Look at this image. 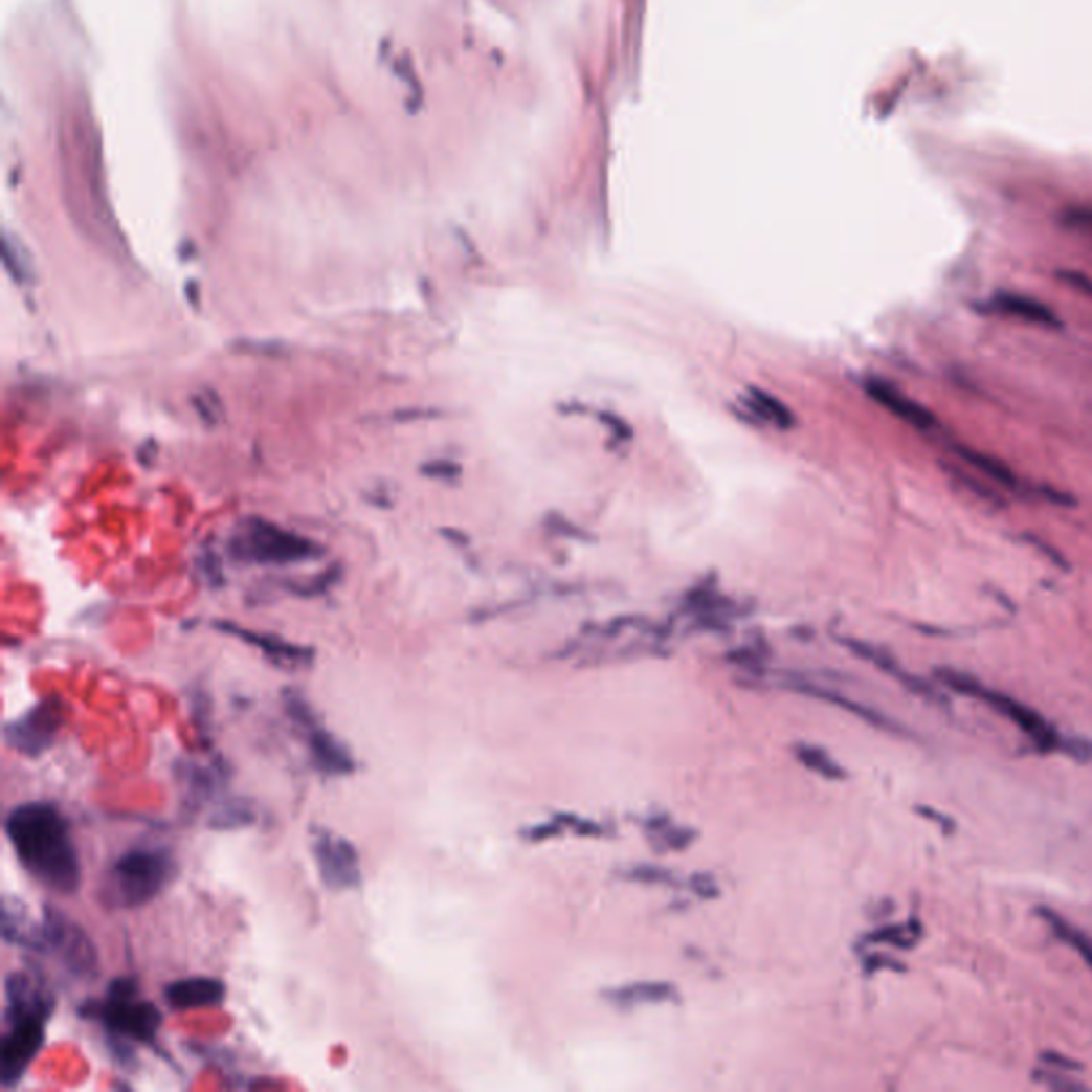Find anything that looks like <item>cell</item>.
Returning a JSON list of instances; mask_svg holds the SVG:
<instances>
[{"mask_svg":"<svg viewBox=\"0 0 1092 1092\" xmlns=\"http://www.w3.org/2000/svg\"><path fill=\"white\" fill-rule=\"evenodd\" d=\"M1040 915L1044 917V922L1050 927L1054 937L1058 941H1063L1065 945H1069L1073 952H1077L1082 956V960L1092 968V937L1082 933L1079 929L1071 927L1067 919L1063 915H1058L1056 911L1040 909Z\"/></svg>","mask_w":1092,"mask_h":1092,"instance_id":"7402d4cb","label":"cell"},{"mask_svg":"<svg viewBox=\"0 0 1092 1092\" xmlns=\"http://www.w3.org/2000/svg\"><path fill=\"white\" fill-rule=\"evenodd\" d=\"M257 822L252 804L244 800H222L218 809L209 816V828L214 830H242Z\"/></svg>","mask_w":1092,"mask_h":1092,"instance_id":"cb8c5ba5","label":"cell"},{"mask_svg":"<svg viewBox=\"0 0 1092 1092\" xmlns=\"http://www.w3.org/2000/svg\"><path fill=\"white\" fill-rule=\"evenodd\" d=\"M1032 1079L1050 1088V1090H1086V1084L1073 1079L1071 1075H1067V1071H1048V1069H1038L1032 1073Z\"/></svg>","mask_w":1092,"mask_h":1092,"instance_id":"f546056e","label":"cell"},{"mask_svg":"<svg viewBox=\"0 0 1092 1092\" xmlns=\"http://www.w3.org/2000/svg\"><path fill=\"white\" fill-rule=\"evenodd\" d=\"M954 450L958 452V456L962 459V462L966 466H971L973 470L988 476L990 481H995L999 485L1016 487L1013 472L1001 462V459H997L993 454H986V452H980V450H975V448H968V446H956Z\"/></svg>","mask_w":1092,"mask_h":1092,"instance_id":"603a6c76","label":"cell"},{"mask_svg":"<svg viewBox=\"0 0 1092 1092\" xmlns=\"http://www.w3.org/2000/svg\"><path fill=\"white\" fill-rule=\"evenodd\" d=\"M935 676L939 683L954 689V692L975 698V700H982L988 707H993L997 713H1001L1005 719H1009L1016 728H1020L1032 740V744L1038 746V750H1042V752L1063 750V738L1052 728V723L1046 721L1044 715H1040L1038 711H1032L1030 707L1018 703L1016 698H1011L1007 694L997 692V689H988L986 685H982L980 681L973 678L966 672H960L954 668H937Z\"/></svg>","mask_w":1092,"mask_h":1092,"instance_id":"5b68a950","label":"cell"},{"mask_svg":"<svg viewBox=\"0 0 1092 1092\" xmlns=\"http://www.w3.org/2000/svg\"><path fill=\"white\" fill-rule=\"evenodd\" d=\"M1065 222L1073 228H1079V231L1092 233V209H1071L1065 216Z\"/></svg>","mask_w":1092,"mask_h":1092,"instance_id":"8d00e7d4","label":"cell"},{"mask_svg":"<svg viewBox=\"0 0 1092 1092\" xmlns=\"http://www.w3.org/2000/svg\"><path fill=\"white\" fill-rule=\"evenodd\" d=\"M61 962L65 973L77 982H94L98 977V952L88 933L51 905L43 907L39 952Z\"/></svg>","mask_w":1092,"mask_h":1092,"instance_id":"52a82bcc","label":"cell"},{"mask_svg":"<svg viewBox=\"0 0 1092 1092\" xmlns=\"http://www.w3.org/2000/svg\"><path fill=\"white\" fill-rule=\"evenodd\" d=\"M787 687L794 689V692L804 694V696H811V698H816V700H822V703H828V705H832V707H839V709H843V711L855 715L857 719L867 721V723H871V726H875V728H879V730H886V732H892V734H900V732H902L900 723H896V721L890 719L888 715L875 711L873 707L860 705V703H855V700H851V698H847V696L834 692V689H828V687L816 685V683H811V681H789Z\"/></svg>","mask_w":1092,"mask_h":1092,"instance_id":"2e32d148","label":"cell"},{"mask_svg":"<svg viewBox=\"0 0 1092 1092\" xmlns=\"http://www.w3.org/2000/svg\"><path fill=\"white\" fill-rule=\"evenodd\" d=\"M178 873L176 855L166 847L139 845L127 849L113 860L103 886L101 898L107 907L135 909L154 900Z\"/></svg>","mask_w":1092,"mask_h":1092,"instance_id":"7a4b0ae2","label":"cell"},{"mask_svg":"<svg viewBox=\"0 0 1092 1092\" xmlns=\"http://www.w3.org/2000/svg\"><path fill=\"white\" fill-rule=\"evenodd\" d=\"M339 579H341V567L335 563V565L327 567L325 572L314 574V577H310V579L284 583V587H286V592H291L299 598H316V596L327 594L331 587H335L339 583Z\"/></svg>","mask_w":1092,"mask_h":1092,"instance_id":"484cf974","label":"cell"},{"mask_svg":"<svg viewBox=\"0 0 1092 1092\" xmlns=\"http://www.w3.org/2000/svg\"><path fill=\"white\" fill-rule=\"evenodd\" d=\"M794 754L804 768H809L811 773H816L824 779H843L845 777V771L841 768V764L828 752H824L822 746L800 742L794 746Z\"/></svg>","mask_w":1092,"mask_h":1092,"instance_id":"d4e9b609","label":"cell"},{"mask_svg":"<svg viewBox=\"0 0 1092 1092\" xmlns=\"http://www.w3.org/2000/svg\"><path fill=\"white\" fill-rule=\"evenodd\" d=\"M689 886H692V892L698 894L700 898L719 896V884L709 873H696L692 879H689Z\"/></svg>","mask_w":1092,"mask_h":1092,"instance_id":"e575fe53","label":"cell"},{"mask_svg":"<svg viewBox=\"0 0 1092 1092\" xmlns=\"http://www.w3.org/2000/svg\"><path fill=\"white\" fill-rule=\"evenodd\" d=\"M228 555L238 563L289 565L318 559L322 547L312 538L284 530L273 521L261 519V516H248L238 523L231 540H228Z\"/></svg>","mask_w":1092,"mask_h":1092,"instance_id":"277c9868","label":"cell"},{"mask_svg":"<svg viewBox=\"0 0 1092 1092\" xmlns=\"http://www.w3.org/2000/svg\"><path fill=\"white\" fill-rule=\"evenodd\" d=\"M986 312L1020 318L1024 322L1044 325V327H1058L1061 325V320L1052 312V308H1048L1046 304H1042L1038 299L1026 297V295H1018V293H997L995 297H990L986 302Z\"/></svg>","mask_w":1092,"mask_h":1092,"instance_id":"ac0fdd59","label":"cell"},{"mask_svg":"<svg viewBox=\"0 0 1092 1092\" xmlns=\"http://www.w3.org/2000/svg\"><path fill=\"white\" fill-rule=\"evenodd\" d=\"M421 474L431 478V481L452 483V481H456L459 476H462V466H459L456 462H452V459H431V462L421 466Z\"/></svg>","mask_w":1092,"mask_h":1092,"instance_id":"1f68e13d","label":"cell"},{"mask_svg":"<svg viewBox=\"0 0 1092 1092\" xmlns=\"http://www.w3.org/2000/svg\"><path fill=\"white\" fill-rule=\"evenodd\" d=\"M191 715L197 723V730L201 732V736H205V744L209 746L211 744V730H209V717H211V703H209V696L205 692H191Z\"/></svg>","mask_w":1092,"mask_h":1092,"instance_id":"f1b7e54d","label":"cell"},{"mask_svg":"<svg viewBox=\"0 0 1092 1092\" xmlns=\"http://www.w3.org/2000/svg\"><path fill=\"white\" fill-rule=\"evenodd\" d=\"M645 830H647V839H649V843H651L658 851H681V849H685V847L692 845L694 839H696V832H694V830H689V828H683V826L672 824L666 816L651 818V820L645 824Z\"/></svg>","mask_w":1092,"mask_h":1092,"instance_id":"44dd1931","label":"cell"},{"mask_svg":"<svg viewBox=\"0 0 1092 1092\" xmlns=\"http://www.w3.org/2000/svg\"><path fill=\"white\" fill-rule=\"evenodd\" d=\"M625 877L639 884H674V875L658 865H637L625 871Z\"/></svg>","mask_w":1092,"mask_h":1092,"instance_id":"d6a6232c","label":"cell"},{"mask_svg":"<svg viewBox=\"0 0 1092 1092\" xmlns=\"http://www.w3.org/2000/svg\"><path fill=\"white\" fill-rule=\"evenodd\" d=\"M431 417H440L438 410H423V408H406V410H397L393 415L395 421L399 423H408V421H425V419H431Z\"/></svg>","mask_w":1092,"mask_h":1092,"instance_id":"f35d334b","label":"cell"},{"mask_svg":"<svg viewBox=\"0 0 1092 1092\" xmlns=\"http://www.w3.org/2000/svg\"><path fill=\"white\" fill-rule=\"evenodd\" d=\"M676 997H678L676 986H672L668 982H634V984L617 986V988H610L604 993V999L619 1009L668 1003V1001H674Z\"/></svg>","mask_w":1092,"mask_h":1092,"instance_id":"d6986e66","label":"cell"},{"mask_svg":"<svg viewBox=\"0 0 1092 1092\" xmlns=\"http://www.w3.org/2000/svg\"><path fill=\"white\" fill-rule=\"evenodd\" d=\"M742 404L750 408L758 419L766 421V423H773L781 429H789L794 427V415L792 410L783 404V401L762 388H750L746 391V397L742 399Z\"/></svg>","mask_w":1092,"mask_h":1092,"instance_id":"ffe728a7","label":"cell"},{"mask_svg":"<svg viewBox=\"0 0 1092 1092\" xmlns=\"http://www.w3.org/2000/svg\"><path fill=\"white\" fill-rule=\"evenodd\" d=\"M49 1018L51 1013L47 1011H16L3 1016L7 1030L0 1040V1082L5 1088L18 1086L32 1067L45 1046Z\"/></svg>","mask_w":1092,"mask_h":1092,"instance_id":"ba28073f","label":"cell"},{"mask_svg":"<svg viewBox=\"0 0 1092 1092\" xmlns=\"http://www.w3.org/2000/svg\"><path fill=\"white\" fill-rule=\"evenodd\" d=\"M214 627L220 631V634L233 637V639L259 649L269 664H273L275 668H282V670L295 672L302 668H310L314 662V655H316L312 647L289 643L275 634H261V631L242 627L233 621H214Z\"/></svg>","mask_w":1092,"mask_h":1092,"instance_id":"8fae6325","label":"cell"},{"mask_svg":"<svg viewBox=\"0 0 1092 1092\" xmlns=\"http://www.w3.org/2000/svg\"><path fill=\"white\" fill-rule=\"evenodd\" d=\"M312 855L320 882L329 890H355L361 886V857L357 847L327 828H312Z\"/></svg>","mask_w":1092,"mask_h":1092,"instance_id":"30bf717a","label":"cell"},{"mask_svg":"<svg viewBox=\"0 0 1092 1092\" xmlns=\"http://www.w3.org/2000/svg\"><path fill=\"white\" fill-rule=\"evenodd\" d=\"M841 643H843L851 653H855L857 658L871 662L875 668H879V670H884L886 674L898 678L900 685H905V687L909 689V692H913L915 696H922V698H927L929 703H935V705H941V707L948 705V703H945V696H943L941 692H937L935 685L927 683L924 678H919V676H915V674L905 672V670L898 666V662H896L888 651H884V649H879V647H875V645H869V643H865V641H855V639H843Z\"/></svg>","mask_w":1092,"mask_h":1092,"instance_id":"5bb4252c","label":"cell"},{"mask_svg":"<svg viewBox=\"0 0 1092 1092\" xmlns=\"http://www.w3.org/2000/svg\"><path fill=\"white\" fill-rule=\"evenodd\" d=\"M228 775H231V768L222 758H216L211 764H199L193 760L176 764V779L184 789L188 807H199V804L218 796L226 785Z\"/></svg>","mask_w":1092,"mask_h":1092,"instance_id":"4fadbf2b","label":"cell"},{"mask_svg":"<svg viewBox=\"0 0 1092 1092\" xmlns=\"http://www.w3.org/2000/svg\"><path fill=\"white\" fill-rule=\"evenodd\" d=\"M199 570L203 574V579L209 587L218 589V587H224V572H222V559L218 557V553L214 549H203L201 557H199Z\"/></svg>","mask_w":1092,"mask_h":1092,"instance_id":"4dcf8cb0","label":"cell"},{"mask_svg":"<svg viewBox=\"0 0 1092 1092\" xmlns=\"http://www.w3.org/2000/svg\"><path fill=\"white\" fill-rule=\"evenodd\" d=\"M80 1016L98 1022L107 1040H125L148 1048L156 1046L162 1024L160 1009L139 997V982L133 975L113 977L105 997L90 999L80 1005Z\"/></svg>","mask_w":1092,"mask_h":1092,"instance_id":"3957f363","label":"cell"},{"mask_svg":"<svg viewBox=\"0 0 1092 1092\" xmlns=\"http://www.w3.org/2000/svg\"><path fill=\"white\" fill-rule=\"evenodd\" d=\"M1044 1063L1050 1065V1067H1054V1069H1061V1071H1075V1069H1079L1077 1063L1067 1061L1065 1056H1058V1054H1046V1056H1044Z\"/></svg>","mask_w":1092,"mask_h":1092,"instance_id":"ab89813d","label":"cell"},{"mask_svg":"<svg viewBox=\"0 0 1092 1092\" xmlns=\"http://www.w3.org/2000/svg\"><path fill=\"white\" fill-rule=\"evenodd\" d=\"M1061 277H1063L1069 286H1073V289H1077L1079 293L1092 297V277H1088V275H1084V273H1077V271H1063Z\"/></svg>","mask_w":1092,"mask_h":1092,"instance_id":"74e56055","label":"cell"},{"mask_svg":"<svg viewBox=\"0 0 1092 1092\" xmlns=\"http://www.w3.org/2000/svg\"><path fill=\"white\" fill-rule=\"evenodd\" d=\"M917 811H919V814H922V816H927V818H931L933 822H937V824H939V826H941L943 830H952V826H948V818H943V816L935 814L933 809H927V807H922V809H917Z\"/></svg>","mask_w":1092,"mask_h":1092,"instance_id":"b9f144b4","label":"cell"},{"mask_svg":"<svg viewBox=\"0 0 1092 1092\" xmlns=\"http://www.w3.org/2000/svg\"><path fill=\"white\" fill-rule=\"evenodd\" d=\"M39 935L41 919L35 922L24 900L16 896H5L3 900V939L9 945L22 948L30 954L39 952Z\"/></svg>","mask_w":1092,"mask_h":1092,"instance_id":"e0dca14e","label":"cell"},{"mask_svg":"<svg viewBox=\"0 0 1092 1092\" xmlns=\"http://www.w3.org/2000/svg\"><path fill=\"white\" fill-rule=\"evenodd\" d=\"M282 705L308 746L312 766L325 777H349L357 771V760L351 750L331 730H327L308 698L299 689L286 687L282 692Z\"/></svg>","mask_w":1092,"mask_h":1092,"instance_id":"8992f818","label":"cell"},{"mask_svg":"<svg viewBox=\"0 0 1092 1092\" xmlns=\"http://www.w3.org/2000/svg\"><path fill=\"white\" fill-rule=\"evenodd\" d=\"M5 834L24 871L43 888L61 896L80 890V851L69 820L53 802L16 804L5 818Z\"/></svg>","mask_w":1092,"mask_h":1092,"instance_id":"6da1fadb","label":"cell"},{"mask_svg":"<svg viewBox=\"0 0 1092 1092\" xmlns=\"http://www.w3.org/2000/svg\"><path fill=\"white\" fill-rule=\"evenodd\" d=\"M728 660L744 670H756L760 672L764 668V658L758 649H750V647H742V649H736L728 655Z\"/></svg>","mask_w":1092,"mask_h":1092,"instance_id":"836d02e7","label":"cell"},{"mask_svg":"<svg viewBox=\"0 0 1092 1092\" xmlns=\"http://www.w3.org/2000/svg\"><path fill=\"white\" fill-rule=\"evenodd\" d=\"M442 536H444V538H446L448 542L456 544V547H466V544L470 542V538H468V536H466L464 532H459V530H450V528L442 530Z\"/></svg>","mask_w":1092,"mask_h":1092,"instance_id":"60d3db41","label":"cell"},{"mask_svg":"<svg viewBox=\"0 0 1092 1092\" xmlns=\"http://www.w3.org/2000/svg\"><path fill=\"white\" fill-rule=\"evenodd\" d=\"M67 721V705L61 698H43L5 726V742L24 758L45 756Z\"/></svg>","mask_w":1092,"mask_h":1092,"instance_id":"9c48e42d","label":"cell"},{"mask_svg":"<svg viewBox=\"0 0 1092 1092\" xmlns=\"http://www.w3.org/2000/svg\"><path fill=\"white\" fill-rule=\"evenodd\" d=\"M193 408L197 410L199 419L207 425V427H216L220 421H224V406H222V399L220 395L209 388V386H203L201 391H197L193 395Z\"/></svg>","mask_w":1092,"mask_h":1092,"instance_id":"4316f807","label":"cell"},{"mask_svg":"<svg viewBox=\"0 0 1092 1092\" xmlns=\"http://www.w3.org/2000/svg\"><path fill=\"white\" fill-rule=\"evenodd\" d=\"M867 393L877 401L879 406H884L888 413H892L894 417H898L900 421L909 423L915 429L927 431V429H933L937 423L931 410L919 406L917 401H913L911 397H907L902 391H898L896 386H892L886 380L871 378L867 382Z\"/></svg>","mask_w":1092,"mask_h":1092,"instance_id":"9a60e30c","label":"cell"},{"mask_svg":"<svg viewBox=\"0 0 1092 1092\" xmlns=\"http://www.w3.org/2000/svg\"><path fill=\"white\" fill-rule=\"evenodd\" d=\"M600 419H602L604 425H608V429L612 431V436L617 440H631V436H634V431H631V425L625 419H621V417H617L612 413H600Z\"/></svg>","mask_w":1092,"mask_h":1092,"instance_id":"d590c367","label":"cell"},{"mask_svg":"<svg viewBox=\"0 0 1092 1092\" xmlns=\"http://www.w3.org/2000/svg\"><path fill=\"white\" fill-rule=\"evenodd\" d=\"M164 1003L176 1011L216 1009L226 1001V984L216 977L195 975L164 986Z\"/></svg>","mask_w":1092,"mask_h":1092,"instance_id":"7c38bea8","label":"cell"},{"mask_svg":"<svg viewBox=\"0 0 1092 1092\" xmlns=\"http://www.w3.org/2000/svg\"><path fill=\"white\" fill-rule=\"evenodd\" d=\"M919 935H922V929H919L917 922H911L905 927H884L869 935V943H890L896 948H911L919 939Z\"/></svg>","mask_w":1092,"mask_h":1092,"instance_id":"83f0119b","label":"cell"}]
</instances>
